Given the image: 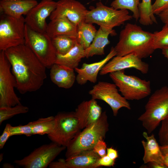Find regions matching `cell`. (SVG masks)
Listing matches in <instances>:
<instances>
[{
  "label": "cell",
  "instance_id": "cell-1",
  "mask_svg": "<svg viewBox=\"0 0 168 168\" xmlns=\"http://www.w3.org/2000/svg\"><path fill=\"white\" fill-rule=\"evenodd\" d=\"M10 63L16 82V88L21 94L35 91L46 78V68L25 44L4 51Z\"/></svg>",
  "mask_w": 168,
  "mask_h": 168
},
{
  "label": "cell",
  "instance_id": "cell-2",
  "mask_svg": "<svg viewBox=\"0 0 168 168\" xmlns=\"http://www.w3.org/2000/svg\"><path fill=\"white\" fill-rule=\"evenodd\" d=\"M153 37V33L143 30L136 24L127 23L121 31L114 47L116 56L133 54L141 59L149 57L155 50Z\"/></svg>",
  "mask_w": 168,
  "mask_h": 168
},
{
  "label": "cell",
  "instance_id": "cell-3",
  "mask_svg": "<svg viewBox=\"0 0 168 168\" xmlns=\"http://www.w3.org/2000/svg\"><path fill=\"white\" fill-rule=\"evenodd\" d=\"M109 127L107 116L104 111L96 122L84 128L71 140L66 147V158L92 149L99 140H104Z\"/></svg>",
  "mask_w": 168,
  "mask_h": 168
},
{
  "label": "cell",
  "instance_id": "cell-4",
  "mask_svg": "<svg viewBox=\"0 0 168 168\" xmlns=\"http://www.w3.org/2000/svg\"><path fill=\"white\" fill-rule=\"evenodd\" d=\"M145 109L138 120L150 134L168 114V86H163L155 91L149 98Z\"/></svg>",
  "mask_w": 168,
  "mask_h": 168
},
{
  "label": "cell",
  "instance_id": "cell-5",
  "mask_svg": "<svg viewBox=\"0 0 168 168\" xmlns=\"http://www.w3.org/2000/svg\"><path fill=\"white\" fill-rule=\"evenodd\" d=\"M96 5V7L88 11L85 21L99 25L103 30L110 32L111 35L116 34L114 28L133 18L127 10L116 9L104 5L101 2L97 3Z\"/></svg>",
  "mask_w": 168,
  "mask_h": 168
},
{
  "label": "cell",
  "instance_id": "cell-6",
  "mask_svg": "<svg viewBox=\"0 0 168 168\" xmlns=\"http://www.w3.org/2000/svg\"><path fill=\"white\" fill-rule=\"evenodd\" d=\"M109 76L122 95L127 100H139L151 93L150 81L126 75L124 70L110 73Z\"/></svg>",
  "mask_w": 168,
  "mask_h": 168
},
{
  "label": "cell",
  "instance_id": "cell-7",
  "mask_svg": "<svg viewBox=\"0 0 168 168\" xmlns=\"http://www.w3.org/2000/svg\"><path fill=\"white\" fill-rule=\"evenodd\" d=\"M25 44L47 68H50L55 63L57 53L51 38L46 32L35 31L26 24Z\"/></svg>",
  "mask_w": 168,
  "mask_h": 168
},
{
  "label": "cell",
  "instance_id": "cell-8",
  "mask_svg": "<svg viewBox=\"0 0 168 168\" xmlns=\"http://www.w3.org/2000/svg\"><path fill=\"white\" fill-rule=\"evenodd\" d=\"M26 24L23 16L16 18L1 13L0 16V50L25 44Z\"/></svg>",
  "mask_w": 168,
  "mask_h": 168
},
{
  "label": "cell",
  "instance_id": "cell-9",
  "mask_svg": "<svg viewBox=\"0 0 168 168\" xmlns=\"http://www.w3.org/2000/svg\"><path fill=\"white\" fill-rule=\"evenodd\" d=\"M54 117L55 128L48 137L59 146L67 147L81 129L78 119L74 112L60 113Z\"/></svg>",
  "mask_w": 168,
  "mask_h": 168
},
{
  "label": "cell",
  "instance_id": "cell-10",
  "mask_svg": "<svg viewBox=\"0 0 168 168\" xmlns=\"http://www.w3.org/2000/svg\"><path fill=\"white\" fill-rule=\"evenodd\" d=\"M15 78L10 63L4 51L0 52V107H11L21 104L15 93Z\"/></svg>",
  "mask_w": 168,
  "mask_h": 168
},
{
  "label": "cell",
  "instance_id": "cell-11",
  "mask_svg": "<svg viewBox=\"0 0 168 168\" xmlns=\"http://www.w3.org/2000/svg\"><path fill=\"white\" fill-rule=\"evenodd\" d=\"M66 147L52 142L43 145L23 158L14 163L24 168H46Z\"/></svg>",
  "mask_w": 168,
  "mask_h": 168
},
{
  "label": "cell",
  "instance_id": "cell-12",
  "mask_svg": "<svg viewBox=\"0 0 168 168\" xmlns=\"http://www.w3.org/2000/svg\"><path fill=\"white\" fill-rule=\"evenodd\" d=\"M116 85L106 82L100 81L89 91L92 99L105 102L111 108L113 115L116 116L122 108L131 109L129 103L118 92Z\"/></svg>",
  "mask_w": 168,
  "mask_h": 168
},
{
  "label": "cell",
  "instance_id": "cell-13",
  "mask_svg": "<svg viewBox=\"0 0 168 168\" xmlns=\"http://www.w3.org/2000/svg\"><path fill=\"white\" fill-rule=\"evenodd\" d=\"M57 4V2L53 0H42L26 15V24L35 31L46 32V19L55 9Z\"/></svg>",
  "mask_w": 168,
  "mask_h": 168
},
{
  "label": "cell",
  "instance_id": "cell-14",
  "mask_svg": "<svg viewBox=\"0 0 168 168\" xmlns=\"http://www.w3.org/2000/svg\"><path fill=\"white\" fill-rule=\"evenodd\" d=\"M56 8L50 16V20L65 17L77 26L85 21L88 10L81 3L76 0H59Z\"/></svg>",
  "mask_w": 168,
  "mask_h": 168
},
{
  "label": "cell",
  "instance_id": "cell-15",
  "mask_svg": "<svg viewBox=\"0 0 168 168\" xmlns=\"http://www.w3.org/2000/svg\"><path fill=\"white\" fill-rule=\"evenodd\" d=\"M133 54L123 56H115L109 61L100 72L104 75L108 73L130 68H135L143 74L147 73L149 65Z\"/></svg>",
  "mask_w": 168,
  "mask_h": 168
},
{
  "label": "cell",
  "instance_id": "cell-16",
  "mask_svg": "<svg viewBox=\"0 0 168 168\" xmlns=\"http://www.w3.org/2000/svg\"><path fill=\"white\" fill-rule=\"evenodd\" d=\"M100 157L93 150L82 152L66 158L60 159L52 162L50 168H93L94 165Z\"/></svg>",
  "mask_w": 168,
  "mask_h": 168
},
{
  "label": "cell",
  "instance_id": "cell-17",
  "mask_svg": "<svg viewBox=\"0 0 168 168\" xmlns=\"http://www.w3.org/2000/svg\"><path fill=\"white\" fill-rule=\"evenodd\" d=\"M116 53L114 47H111L109 53L103 59L98 62L83 64L82 67L75 68V71L77 73L76 81L81 85L85 84L88 81L95 83L97 80L99 72L104 66L113 57Z\"/></svg>",
  "mask_w": 168,
  "mask_h": 168
},
{
  "label": "cell",
  "instance_id": "cell-18",
  "mask_svg": "<svg viewBox=\"0 0 168 168\" xmlns=\"http://www.w3.org/2000/svg\"><path fill=\"white\" fill-rule=\"evenodd\" d=\"M81 129L96 122L102 113L101 107L96 100L91 98L80 104L74 112Z\"/></svg>",
  "mask_w": 168,
  "mask_h": 168
},
{
  "label": "cell",
  "instance_id": "cell-19",
  "mask_svg": "<svg viewBox=\"0 0 168 168\" xmlns=\"http://www.w3.org/2000/svg\"><path fill=\"white\" fill-rule=\"evenodd\" d=\"M38 4L36 0H20L0 1L1 13L16 18L26 15L31 9Z\"/></svg>",
  "mask_w": 168,
  "mask_h": 168
},
{
  "label": "cell",
  "instance_id": "cell-20",
  "mask_svg": "<svg viewBox=\"0 0 168 168\" xmlns=\"http://www.w3.org/2000/svg\"><path fill=\"white\" fill-rule=\"evenodd\" d=\"M142 134L146 139V141L143 140L141 141L144 150L142 159L144 163L146 164L150 162H156L165 166L163 154L154 135L152 134L148 136L147 132H145Z\"/></svg>",
  "mask_w": 168,
  "mask_h": 168
},
{
  "label": "cell",
  "instance_id": "cell-21",
  "mask_svg": "<svg viewBox=\"0 0 168 168\" xmlns=\"http://www.w3.org/2000/svg\"><path fill=\"white\" fill-rule=\"evenodd\" d=\"M74 70L54 63L50 68V79L59 87L70 88L76 80Z\"/></svg>",
  "mask_w": 168,
  "mask_h": 168
},
{
  "label": "cell",
  "instance_id": "cell-22",
  "mask_svg": "<svg viewBox=\"0 0 168 168\" xmlns=\"http://www.w3.org/2000/svg\"><path fill=\"white\" fill-rule=\"evenodd\" d=\"M77 26L67 17H60L51 20L48 24L46 33L52 38L59 35L76 37Z\"/></svg>",
  "mask_w": 168,
  "mask_h": 168
},
{
  "label": "cell",
  "instance_id": "cell-23",
  "mask_svg": "<svg viewBox=\"0 0 168 168\" xmlns=\"http://www.w3.org/2000/svg\"><path fill=\"white\" fill-rule=\"evenodd\" d=\"M85 57V49L77 42L74 47L65 54H57L55 63L74 70L78 67L82 59Z\"/></svg>",
  "mask_w": 168,
  "mask_h": 168
},
{
  "label": "cell",
  "instance_id": "cell-24",
  "mask_svg": "<svg viewBox=\"0 0 168 168\" xmlns=\"http://www.w3.org/2000/svg\"><path fill=\"white\" fill-rule=\"evenodd\" d=\"M110 35H111L110 32L104 30L100 27L92 43L85 49V57L104 54L105 48L110 43L108 39Z\"/></svg>",
  "mask_w": 168,
  "mask_h": 168
},
{
  "label": "cell",
  "instance_id": "cell-25",
  "mask_svg": "<svg viewBox=\"0 0 168 168\" xmlns=\"http://www.w3.org/2000/svg\"><path fill=\"white\" fill-rule=\"evenodd\" d=\"M77 28V43L86 49L92 43L97 30L92 24L85 21L79 24Z\"/></svg>",
  "mask_w": 168,
  "mask_h": 168
},
{
  "label": "cell",
  "instance_id": "cell-26",
  "mask_svg": "<svg viewBox=\"0 0 168 168\" xmlns=\"http://www.w3.org/2000/svg\"><path fill=\"white\" fill-rule=\"evenodd\" d=\"M30 123L33 135L49 134L53 131L55 124V117L53 116L40 118Z\"/></svg>",
  "mask_w": 168,
  "mask_h": 168
},
{
  "label": "cell",
  "instance_id": "cell-27",
  "mask_svg": "<svg viewBox=\"0 0 168 168\" xmlns=\"http://www.w3.org/2000/svg\"><path fill=\"white\" fill-rule=\"evenodd\" d=\"M51 38L57 54L64 55L69 52L77 42L76 37L67 35H59Z\"/></svg>",
  "mask_w": 168,
  "mask_h": 168
},
{
  "label": "cell",
  "instance_id": "cell-28",
  "mask_svg": "<svg viewBox=\"0 0 168 168\" xmlns=\"http://www.w3.org/2000/svg\"><path fill=\"white\" fill-rule=\"evenodd\" d=\"M139 21L142 25L147 26L157 23L152 9L151 0H142L139 5Z\"/></svg>",
  "mask_w": 168,
  "mask_h": 168
},
{
  "label": "cell",
  "instance_id": "cell-29",
  "mask_svg": "<svg viewBox=\"0 0 168 168\" xmlns=\"http://www.w3.org/2000/svg\"><path fill=\"white\" fill-rule=\"evenodd\" d=\"M140 0H114L110 7L116 9L129 10L133 13V17L136 21L139 20V5Z\"/></svg>",
  "mask_w": 168,
  "mask_h": 168
},
{
  "label": "cell",
  "instance_id": "cell-30",
  "mask_svg": "<svg viewBox=\"0 0 168 168\" xmlns=\"http://www.w3.org/2000/svg\"><path fill=\"white\" fill-rule=\"evenodd\" d=\"M29 110L27 107L21 104L13 106L0 107V125L15 115L27 113Z\"/></svg>",
  "mask_w": 168,
  "mask_h": 168
},
{
  "label": "cell",
  "instance_id": "cell-31",
  "mask_svg": "<svg viewBox=\"0 0 168 168\" xmlns=\"http://www.w3.org/2000/svg\"><path fill=\"white\" fill-rule=\"evenodd\" d=\"M153 48L155 50L168 46V25L165 24L161 30L153 33Z\"/></svg>",
  "mask_w": 168,
  "mask_h": 168
},
{
  "label": "cell",
  "instance_id": "cell-32",
  "mask_svg": "<svg viewBox=\"0 0 168 168\" xmlns=\"http://www.w3.org/2000/svg\"><path fill=\"white\" fill-rule=\"evenodd\" d=\"M158 133L159 141L161 146L168 145V114L161 121Z\"/></svg>",
  "mask_w": 168,
  "mask_h": 168
},
{
  "label": "cell",
  "instance_id": "cell-33",
  "mask_svg": "<svg viewBox=\"0 0 168 168\" xmlns=\"http://www.w3.org/2000/svg\"><path fill=\"white\" fill-rule=\"evenodd\" d=\"M10 130L11 136L24 135L27 137H30L33 135L32 128L30 122L23 125H19L16 126H11Z\"/></svg>",
  "mask_w": 168,
  "mask_h": 168
},
{
  "label": "cell",
  "instance_id": "cell-34",
  "mask_svg": "<svg viewBox=\"0 0 168 168\" xmlns=\"http://www.w3.org/2000/svg\"><path fill=\"white\" fill-rule=\"evenodd\" d=\"M168 8V0H156L152 4L153 13L157 15Z\"/></svg>",
  "mask_w": 168,
  "mask_h": 168
},
{
  "label": "cell",
  "instance_id": "cell-35",
  "mask_svg": "<svg viewBox=\"0 0 168 168\" xmlns=\"http://www.w3.org/2000/svg\"><path fill=\"white\" fill-rule=\"evenodd\" d=\"M115 160H113L107 155L100 157L94 165L93 168H97L101 166H114Z\"/></svg>",
  "mask_w": 168,
  "mask_h": 168
},
{
  "label": "cell",
  "instance_id": "cell-36",
  "mask_svg": "<svg viewBox=\"0 0 168 168\" xmlns=\"http://www.w3.org/2000/svg\"><path fill=\"white\" fill-rule=\"evenodd\" d=\"M107 145L104 140H100L94 146L93 149L100 157L106 155Z\"/></svg>",
  "mask_w": 168,
  "mask_h": 168
},
{
  "label": "cell",
  "instance_id": "cell-37",
  "mask_svg": "<svg viewBox=\"0 0 168 168\" xmlns=\"http://www.w3.org/2000/svg\"><path fill=\"white\" fill-rule=\"evenodd\" d=\"M11 125L7 124L3 131L2 134L0 136V149H2L4 147L8 138L11 136Z\"/></svg>",
  "mask_w": 168,
  "mask_h": 168
},
{
  "label": "cell",
  "instance_id": "cell-38",
  "mask_svg": "<svg viewBox=\"0 0 168 168\" xmlns=\"http://www.w3.org/2000/svg\"><path fill=\"white\" fill-rule=\"evenodd\" d=\"M106 155L114 160L118 157V151L112 147L107 148Z\"/></svg>",
  "mask_w": 168,
  "mask_h": 168
},
{
  "label": "cell",
  "instance_id": "cell-39",
  "mask_svg": "<svg viewBox=\"0 0 168 168\" xmlns=\"http://www.w3.org/2000/svg\"><path fill=\"white\" fill-rule=\"evenodd\" d=\"M157 15L164 24L168 25V8L163 10Z\"/></svg>",
  "mask_w": 168,
  "mask_h": 168
},
{
  "label": "cell",
  "instance_id": "cell-40",
  "mask_svg": "<svg viewBox=\"0 0 168 168\" xmlns=\"http://www.w3.org/2000/svg\"><path fill=\"white\" fill-rule=\"evenodd\" d=\"M148 166L152 168H166L167 167L165 165H162L156 162H150L148 163Z\"/></svg>",
  "mask_w": 168,
  "mask_h": 168
},
{
  "label": "cell",
  "instance_id": "cell-41",
  "mask_svg": "<svg viewBox=\"0 0 168 168\" xmlns=\"http://www.w3.org/2000/svg\"><path fill=\"white\" fill-rule=\"evenodd\" d=\"M161 150L163 155L168 153V145L160 146Z\"/></svg>",
  "mask_w": 168,
  "mask_h": 168
},
{
  "label": "cell",
  "instance_id": "cell-42",
  "mask_svg": "<svg viewBox=\"0 0 168 168\" xmlns=\"http://www.w3.org/2000/svg\"><path fill=\"white\" fill-rule=\"evenodd\" d=\"M161 50L163 55L168 59V46L164 48Z\"/></svg>",
  "mask_w": 168,
  "mask_h": 168
},
{
  "label": "cell",
  "instance_id": "cell-43",
  "mask_svg": "<svg viewBox=\"0 0 168 168\" xmlns=\"http://www.w3.org/2000/svg\"><path fill=\"white\" fill-rule=\"evenodd\" d=\"M164 164L167 168H168V153L163 155Z\"/></svg>",
  "mask_w": 168,
  "mask_h": 168
},
{
  "label": "cell",
  "instance_id": "cell-44",
  "mask_svg": "<svg viewBox=\"0 0 168 168\" xmlns=\"http://www.w3.org/2000/svg\"><path fill=\"white\" fill-rule=\"evenodd\" d=\"M2 167L12 168H14V166L10 163H6L3 164Z\"/></svg>",
  "mask_w": 168,
  "mask_h": 168
},
{
  "label": "cell",
  "instance_id": "cell-45",
  "mask_svg": "<svg viewBox=\"0 0 168 168\" xmlns=\"http://www.w3.org/2000/svg\"><path fill=\"white\" fill-rule=\"evenodd\" d=\"M0 161H2V160L3 158H2V157H3V154H0Z\"/></svg>",
  "mask_w": 168,
  "mask_h": 168
},
{
  "label": "cell",
  "instance_id": "cell-46",
  "mask_svg": "<svg viewBox=\"0 0 168 168\" xmlns=\"http://www.w3.org/2000/svg\"><path fill=\"white\" fill-rule=\"evenodd\" d=\"M4 1H16V0H1Z\"/></svg>",
  "mask_w": 168,
  "mask_h": 168
}]
</instances>
